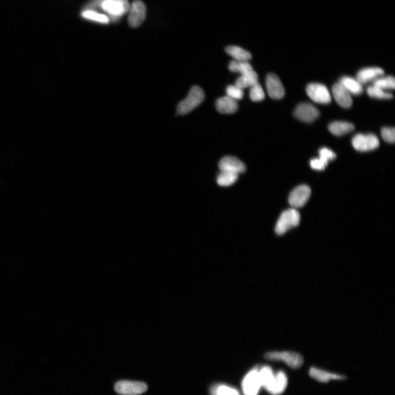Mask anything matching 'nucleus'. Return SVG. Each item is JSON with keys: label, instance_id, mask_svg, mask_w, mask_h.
Here are the masks:
<instances>
[{"label": "nucleus", "instance_id": "f257e3e1", "mask_svg": "<svg viewBox=\"0 0 395 395\" xmlns=\"http://www.w3.org/2000/svg\"><path fill=\"white\" fill-rule=\"evenodd\" d=\"M205 98L203 90L198 86L191 88L189 94L184 100L177 105L178 114H186L202 103Z\"/></svg>", "mask_w": 395, "mask_h": 395}, {"label": "nucleus", "instance_id": "f03ea898", "mask_svg": "<svg viewBox=\"0 0 395 395\" xmlns=\"http://www.w3.org/2000/svg\"><path fill=\"white\" fill-rule=\"evenodd\" d=\"M300 221V215L297 210L290 209L283 212L275 228V232L279 235L286 233L288 230L297 226Z\"/></svg>", "mask_w": 395, "mask_h": 395}, {"label": "nucleus", "instance_id": "7ed1b4c3", "mask_svg": "<svg viewBox=\"0 0 395 395\" xmlns=\"http://www.w3.org/2000/svg\"><path fill=\"white\" fill-rule=\"evenodd\" d=\"M265 358L269 360L282 361L293 369L299 368L304 364V359L302 356L295 352H268L265 354Z\"/></svg>", "mask_w": 395, "mask_h": 395}, {"label": "nucleus", "instance_id": "20e7f679", "mask_svg": "<svg viewBox=\"0 0 395 395\" xmlns=\"http://www.w3.org/2000/svg\"><path fill=\"white\" fill-rule=\"evenodd\" d=\"M244 395H258L262 387L259 368L255 367L244 378L242 383Z\"/></svg>", "mask_w": 395, "mask_h": 395}, {"label": "nucleus", "instance_id": "39448f33", "mask_svg": "<svg viewBox=\"0 0 395 395\" xmlns=\"http://www.w3.org/2000/svg\"><path fill=\"white\" fill-rule=\"evenodd\" d=\"M114 389L122 395H139L147 391L148 386L143 382L121 380L115 384Z\"/></svg>", "mask_w": 395, "mask_h": 395}, {"label": "nucleus", "instance_id": "423d86ee", "mask_svg": "<svg viewBox=\"0 0 395 395\" xmlns=\"http://www.w3.org/2000/svg\"><path fill=\"white\" fill-rule=\"evenodd\" d=\"M307 94L314 102L321 104H328L332 98L328 89L324 84L311 83L306 88Z\"/></svg>", "mask_w": 395, "mask_h": 395}, {"label": "nucleus", "instance_id": "0eeeda50", "mask_svg": "<svg viewBox=\"0 0 395 395\" xmlns=\"http://www.w3.org/2000/svg\"><path fill=\"white\" fill-rule=\"evenodd\" d=\"M128 23L132 28H136L144 22L146 15V7L141 0H135L130 6Z\"/></svg>", "mask_w": 395, "mask_h": 395}, {"label": "nucleus", "instance_id": "6e6552de", "mask_svg": "<svg viewBox=\"0 0 395 395\" xmlns=\"http://www.w3.org/2000/svg\"><path fill=\"white\" fill-rule=\"evenodd\" d=\"M130 5L128 0H103L102 9L112 17L117 18L129 12Z\"/></svg>", "mask_w": 395, "mask_h": 395}, {"label": "nucleus", "instance_id": "1a4fd4ad", "mask_svg": "<svg viewBox=\"0 0 395 395\" xmlns=\"http://www.w3.org/2000/svg\"><path fill=\"white\" fill-rule=\"evenodd\" d=\"M353 148L358 151L374 150L379 146L378 138L373 134H359L355 135L352 141Z\"/></svg>", "mask_w": 395, "mask_h": 395}, {"label": "nucleus", "instance_id": "9d476101", "mask_svg": "<svg viewBox=\"0 0 395 395\" xmlns=\"http://www.w3.org/2000/svg\"><path fill=\"white\" fill-rule=\"evenodd\" d=\"M320 115L318 109L311 103H302L296 107L294 116L298 120L306 122L311 123Z\"/></svg>", "mask_w": 395, "mask_h": 395}, {"label": "nucleus", "instance_id": "9b49d317", "mask_svg": "<svg viewBox=\"0 0 395 395\" xmlns=\"http://www.w3.org/2000/svg\"><path fill=\"white\" fill-rule=\"evenodd\" d=\"M266 85L270 97L279 100L285 95L284 87L280 78L274 74H269L266 78Z\"/></svg>", "mask_w": 395, "mask_h": 395}, {"label": "nucleus", "instance_id": "f8f14e48", "mask_svg": "<svg viewBox=\"0 0 395 395\" xmlns=\"http://www.w3.org/2000/svg\"><path fill=\"white\" fill-rule=\"evenodd\" d=\"M310 188L306 185H301L295 188L290 194L289 203L295 208L304 206L311 195Z\"/></svg>", "mask_w": 395, "mask_h": 395}, {"label": "nucleus", "instance_id": "ddd939ff", "mask_svg": "<svg viewBox=\"0 0 395 395\" xmlns=\"http://www.w3.org/2000/svg\"><path fill=\"white\" fill-rule=\"evenodd\" d=\"M221 171L240 174L245 172L246 169L245 164L236 157L227 156L222 158L219 164Z\"/></svg>", "mask_w": 395, "mask_h": 395}, {"label": "nucleus", "instance_id": "4468645a", "mask_svg": "<svg viewBox=\"0 0 395 395\" xmlns=\"http://www.w3.org/2000/svg\"><path fill=\"white\" fill-rule=\"evenodd\" d=\"M287 385L286 374L280 371L274 373V377L266 390L272 395H280L285 391Z\"/></svg>", "mask_w": 395, "mask_h": 395}, {"label": "nucleus", "instance_id": "2eb2a0df", "mask_svg": "<svg viewBox=\"0 0 395 395\" xmlns=\"http://www.w3.org/2000/svg\"><path fill=\"white\" fill-rule=\"evenodd\" d=\"M332 92L336 102L342 108L351 107L352 99L351 94L339 83L332 88Z\"/></svg>", "mask_w": 395, "mask_h": 395}, {"label": "nucleus", "instance_id": "dca6fc26", "mask_svg": "<svg viewBox=\"0 0 395 395\" xmlns=\"http://www.w3.org/2000/svg\"><path fill=\"white\" fill-rule=\"evenodd\" d=\"M309 375L314 380L324 383H328L331 380H342L346 378L344 375L329 372L315 367L310 368Z\"/></svg>", "mask_w": 395, "mask_h": 395}, {"label": "nucleus", "instance_id": "f3484780", "mask_svg": "<svg viewBox=\"0 0 395 395\" xmlns=\"http://www.w3.org/2000/svg\"><path fill=\"white\" fill-rule=\"evenodd\" d=\"M384 71L379 67H368L360 70L357 75V80L362 85L374 81L383 75Z\"/></svg>", "mask_w": 395, "mask_h": 395}, {"label": "nucleus", "instance_id": "a211bd4d", "mask_svg": "<svg viewBox=\"0 0 395 395\" xmlns=\"http://www.w3.org/2000/svg\"><path fill=\"white\" fill-rule=\"evenodd\" d=\"M215 105L217 110L222 114H232L238 109L236 101L227 96L219 98Z\"/></svg>", "mask_w": 395, "mask_h": 395}, {"label": "nucleus", "instance_id": "6ab92c4d", "mask_svg": "<svg viewBox=\"0 0 395 395\" xmlns=\"http://www.w3.org/2000/svg\"><path fill=\"white\" fill-rule=\"evenodd\" d=\"M339 83L350 94L360 95L363 93V87L357 78L347 76H343L340 79Z\"/></svg>", "mask_w": 395, "mask_h": 395}, {"label": "nucleus", "instance_id": "aec40b11", "mask_svg": "<svg viewBox=\"0 0 395 395\" xmlns=\"http://www.w3.org/2000/svg\"><path fill=\"white\" fill-rule=\"evenodd\" d=\"M354 129V125L350 123L337 121L329 124L328 129L335 136H342L350 133Z\"/></svg>", "mask_w": 395, "mask_h": 395}, {"label": "nucleus", "instance_id": "412c9836", "mask_svg": "<svg viewBox=\"0 0 395 395\" xmlns=\"http://www.w3.org/2000/svg\"><path fill=\"white\" fill-rule=\"evenodd\" d=\"M227 54L234 59V61L249 62L251 60L252 55L250 53L239 46H230L226 48Z\"/></svg>", "mask_w": 395, "mask_h": 395}, {"label": "nucleus", "instance_id": "4be33fe9", "mask_svg": "<svg viewBox=\"0 0 395 395\" xmlns=\"http://www.w3.org/2000/svg\"><path fill=\"white\" fill-rule=\"evenodd\" d=\"M258 83V75L254 70L249 73L242 75L236 79L235 85L244 89L252 87L253 85Z\"/></svg>", "mask_w": 395, "mask_h": 395}, {"label": "nucleus", "instance_id": "5701e85b", "mask_svg": "<svg viewBox=\"0 0 395 395\" xmlns=\"http://www.w3.org/2000/svg\"><path fill=\"white\" fill-rule=\"evenodd\" d=\"M211 395H241L236 388L225 384H215L210 387Z\"/></svg>", "mask_w": 395, "mask_h": 395}, {"label": "nucleus", "instance_id": "b1692460", "mask_svg": "<svg viewBox=\"0 0 395 395\" xmlns=\"http://www.w3.org/2000/svg\"><path fill=\"white\" fill-rule=\"evenodd\" d=\"M239 174L221 171L217 178V182L219 186L227 187L232 185L238 179Z\"/></svg>", "mask_w": 395, "mask_h": 395}, {"label": "nucleus", "instance_id": "393cba45", "mask_svg": "<svg viewBox=\"0 0 395 395\" xmlns=\"http://www.w3.org/2000/svg\"><path fill=\"white\" fill-rule=\"evenodd\" d=\"M259 373L262 387L266 389L272 380L274 373L271 367L265 366L259 368Z\"/></svg>", "mask_w": 395, "mask_h": 395}, {"label": "nucleus", "instance_id": "a878e982", "mask_svg": "<svg viewBox=\"0 0 395 395\" xmlns=\"http://www.w3.org/2000/svg\"><path fill=\"white\" fill-rule=\"evenodd\" d=\"M228 68L230 71L234 72H240L242 75L254 71L252 65L249 62L233 61L229 63Z\"/></svg>", "mask_w": 395, "mask_h": 395}, {"label": "nucleus", "instance_id": "bb28decb", "mask_svg": "<svg viewBox=\"0 0 395 395\" xmlns=\"http://www.w3.org/2000/svg\"><path fill=\"white\" fill-rule=\"evenodd\" d=\"M373 85L383 90H393L395 88V79L392 76L379 77L375 79Z\"/></svg>", "mask_w": 395, "mask_h": 395}, {"label": "nucleus", "instance_id": "cd10ccee", "mask_svg": "<svg viewBox=\"0 0 395 395\" xmlns=\"http://www.w3.org/2000/svg\"><path fill=\"white\" fill-rule=\"evenodd\" d=\"M367 92L368 95L372 98L377 99H391L393 98L392 94L378 87H374L373 85L367 88Z\"/></svg>", "mask_w": 395, "mask_h": 395}, {"label": "nucleus", "instance_id": "c85d7f7f", "mask_svg": "<svg viewBox=\"0 0 395 395\" xmlns=\"http://www.w3.org/2000/svg\"><path fill=\"white\" fill-rule=\"evenodd\" d=\"M250 98L254 102H260L265 98V95L261 85L257 83L250 87Z\"/></svg>", "mask_w": 395, "mask_h": 395}, {"label": "nucleus", "instance_id": "c756f323", "mask_svg": "<svg viewBox=\"0 0 395 395\" xmlns=\"http://www.w3.org/2000/svg\"><path fill=\"white\" fill-rule=\"evenodd\" d=\"M82 16L85 18L101 23L108 24L109 22V19L107 16L99 14L92 11H86L82 13Z\"/></svg>", "mask_w": 395, "mask_h": 395}, {"label": "nucleus", "instance_id": "7c9ffc66", "mask_svg": "<svg viewBox=\"0 0 395 395\" xmlns=\"http://www.w3.org/2000/svg\"><path fill=\"white\" fill-rule=\"evenodd\" d=\"M320 156L319 159L327 167L329 161L333 160L336 157L335 154L332 150L327 148H322L319 150Z\"/></svg>", "mask_w": 395, "mask_h": 395}, {"label": "nucleus", "instance_id": "2f4dec72", "mask_svg": "<svg viewBox=\"0 0 395 395\" xmlns=\"http://www.w3.org/2000/svg\"><path fill=\"white\" fill-rule=\"evenodd\" d=\"M227 96L236 101L241 100L244 96L243 89L236 87V85H229L226 89Z\"/></svg>", "mask_w": 395, "mask_h": 395}, {"label": "nucleus", "instance_id": "473e14b6", "mask_svg": "<svg viewBox=\"0 0 395 395\" xmlns=\"http://www.w3.org/2000/svg\"><path fill=\"white\" fill-rule=\"evenodd\" d=\"M381 134L383 139L389 143H393L395 140V130L394 128L385 127L381 129Z\"/></svg>", "mask_w": 395, "mask_h": 395}, {"label": "nucleus", "instance_id": "72a5a7b5", "mask_svg": "<svg viewBox=\"0 0 395 395\" xmlns=\"http://www.w3.org/2000/svg\"><path fill=\"white\" fill-rule=\"evenodd\" d=\"M311 167L316 170H324L326 166L325 165L322 163L319 158H314L311 160L310 163Z\"/></svg>", "mask_w": 395, "mask_h": 395}]
</instances>
